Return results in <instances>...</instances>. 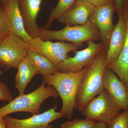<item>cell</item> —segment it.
<instances>
[{
  "instance_id": "13",
  "label": "cell",
  "mask_w": 128,
  "mask_h": 128,
  "mask_svg": "<svg viewBox=\"0 0 128 128\" xmlns=\"http://www.w3.org/2000/svg\"><path fill=\"white\" fill-rule=\"evenodd\" d=\"M126 22L122 12L118 13V20L112 32L107 50L106 67L110 68L122 50L126 40Z\"/></svg>"
},
{
  "instance_id": "29",
  "label": "cell",
  "mask_w": 128,
  "mask_h": 128,
  "mask_svg": "<svg viewBox=\"0 0 128 128\" xmlns=\"http://www.w3.org/2000/svg\"><path fill=\"white\" fill-rule=\"evenodd\" d=\"M124 2L126 3V4L128 6V0H124Z\"/></svg>"
},
{
  "instance_id": "26",
  "label": "cell",
  "mask_w": 128,
  "mask_h": 128,
  "mask_svg": "<svg viewBox=\"0 0 128 128\" xmlns=\"http://www.w3.org/2000/svg\"><path fill=\"white\" fill-rule=\"evenodd\" d=\"M108 124L96 121L95 122L94 128H108Z\"/></svg>"
},
{
  "instance_id": "20",
  "label": "cell",
  "mask_w": 128,
  "mask_h": 128,
  "mask_svg": "<svg viewBox=\"0 0 128 128\" xmlns=\"http://www.w3.org/2000/svg\"><path fill=\"white\" fill-rule=\"evenodd\" d=\"M12 33V28L6 12L0 4V44Z\"/></svg>"
},
{
  "instance_id": "19",
  "label": "cell",
  "mask_w": 128,
  "mask_h": 128,
  "mask_svg": "<svg viewBox=\"0 0 128 128\" xmlns=\"http://www.w3.org/2000/svg\"><path fill=\"white\" fill-rule=\"evenodd\" d=\"M77 0H59L55 7L50 9V12L45 26L50 27L52 23L74 4Z\"/></svg>"
},
{
  "instance_id": "4",
  "label": "cell",
  "mask_w": 128,
  "mask_h": 128,
  "mask_svg": "<svg viewBox=\"0 0 128 128\" xmlns=\"http://www.w3.org/2000/svg\"><path fill=\"white\" fill-rule=\"evenodd\" d=\"M38 37L43 41L58 40L82 44L85 42L101 40L99 31L90 21L82 25H66L61 30L54 31L40 27Z\"/></svg>"
},
{
  "instance_id": "15",
  "label": "cell",
  "mask_w": 128,
  "mask_h": 128,
  "mask_svg": "<svg viewBox=\"0 0 128 128\" xmlns=\"http://www.w3.org/2000/svg\"><path fill=\"white\" fill-rule=\"evenodd\" d=\"M6 12L12 28V33L29 43L32 38L24 30L23 22L18 8V0H0Z\"/></svg>"
},
{
  "instance_id": "3",
  "label": "cell",
  "mask_w": 128,
  "mask_h": 128,
  "mask_svg": "<svg viewBox=\"0 0 128 128\" xmlns=\"http://www.w3.org/2000/svg\"><path fill=\"white\" fill-rule=\"evenodd\" d=\"M44 81L35 90L19 96L2 107L0 108V117L4 118L8 114L18 112H27L32 115L39 114L41 105L46 99L59 97L54 88Z\"/></svg>"
},
{
  "instance_id": "6",
  "label": "cell",
  "mask_w": 128,
  "mask_h": 128,
  "mask_svg": "<svg viewBox=\"0 0 128 128\" xmlns=\"http://www.w3.org/2000/svg\"><path fill=\"white\" fill-rule=\"evenodd\" d=\"M30 49L29 44L11 34L0 44V66L5 72L12 68H17Z\"/></svg>"
},
{
  "instance_id": "8",
  "label": "cell",
  "mask_w": 128,
  "mask_h": 128,
  "mask_svg": "<svg viewBox=\"0 0 128 128\" xmlns=\"http://www.w3.org/2000/svg\"><path fill=\"white\" fill-rule=\"evenodd\" d=\"M88 46L82 50H75L73 57H68L59 64L58 68L62 72H78L89 66L102 50L105 48L102 41L96 43L90 41Z\"/></svg>"
},
{
  "instance_id": "21",
  "label": "cell",
  "mask_w": 128,
  "mask_h": 128,
  "mask_svg": "<svg viewBox=\"0 0 128 128\" xmlns=\"http://www.w3.org/2000/svg\"><path fill=\"white\" fill-rule=\"evenodd\" d=\"M95 122L86 118H76L63 123L60 128H94Z\"/></svg>"
},
{
  "instance_id": "24",
  "label": "cell",
  "mask_w": 128,
  "mask_h": 128,
  "mask_svg": "<svg viewBox=\"0 0 128 128\" xmlns=\"http://www.w3.org/2000/svg\"><path fill=\"white\" fill-rule=\"evenodd\" d=\"M89 2L95 8L102 6L108 3L114 2V0H83Z\"/></svg>"
},
{
  "instance_id": "27",
  "label": "cell",
  "mask_w": 128,
  "mask_h": 128,
  "mask_svg": "<svg viewBox=\"0 0 128 128\" xmlns=\"http://www.w3.org/2000/svg\"><path fill=\"white\" fill-rule=\"evenodd\" d=\"M0 128H7L4 118L0 117Z\"/></svg>"
},
{
  "instance_id": "9",
  "label": "cell",
  "mask_w": 128,
  "mask_h": 128,
  "mask_svg": "<svg viewBox=\"0 0 128 128\" xmlns=\"http://www.w3.org/2000/svg\"><path fill=\"white\" fill-rule=\"evenodd\" d=\"M116 10L114 2L108 3L96 8L89 19L99 31L102 38L101 41L103 42L106 50L114 28L113 18Z\"/></svg>"
},
{
  "instance_id": "10",
  "label": "cell",
  "mask_w": 128,
  "mask_h": 128,
  "mask_svg": "<svg viewBox=\"0 0 128 128\" xmlns=\"http://www.w3.org/2000/svg\"><path fill=\"white\" fill-rule=\"evenodd\" d=\"M57 104L41 114L32 115L25 119L14 118L9 116L4 118L7 128H41L59 118H64L60 112H56Z\"/></svg>"
},
{
  "instance_id": "17",
  "label": "cell",
  "mask_w": 128,
  "mask_h": 128,
  "mask_svg": "<svg viewBox=\"0 0 128 128\" xmlns=\"http://www.w3.org/2000/svg\"><path fill=\"white\" fill-rule=\"evenodd\" d=\"M17 69L15 85L18 90L19 96H21L25 94V90L28 84L34 76L39 73L26 57L19 64Z\"/></svg>"
},
{
  "instance_id": "16",
  "label": "cell",
  "mask_w": 128,
  "mask_h": 128,
  "mask_svg": "<svg viewBox=\"0 0 128 128\" xmlns=\"http://www.w3.org/2000/svg\"><path fill=\"white\" fill-rule=\"evenodd\" d=\"M122 12L126 24V40L122 50L110 68L118 76L128 89V6L124 2Z\"/></svg>"
},
{
  "instance_id": "5",
  "label": "cell",
  "mask_w": 128,
  "mask_h": 128,
  "mask_svg": "<svg viewBox=\"0 0 128 128\" xmlns=\"http://www.w3.org/2000/svg\"><path fill=\"white\" fill-rule=\"evenodd\" d=\"M118 107L103 89L90 101L81 112L86 119L108 124L121 112Z\"/></svg>"
},
{
  "instance_id": "28",
  "label": "cell",
  "mask_w": 128,
  "mask_h": 128,
  "mask_svg": "<svg viewBox=\"0 0 128 128\" xmlns=\"http://www.w3.org/2000/svg\"><path fill=\"white\" fill-rule=\"evenodd\" d=\"M41 128H53L51 125H50V124H48V125H46V126H44V127Z\"/></svg>"
},
{
  "instance_id": "7",
  "label": "cell",
  "mask_w": 128,
  "mask_h": 128,
  "mask_svg": "<svg viewBox=\"0 0 128 128\" xmlns=\"http://www.w3.org/2000/svg\"><path fill=\"white\" fill-rule=\"evenodd\" d=\"M30 49L41 53L50 60L58 68L59 64L68 58L70 52L75 51L82 44L64 41L53 42L43 41L39 37L32 38L29 43Z\"/></svg>"
},
{
  "instance_id": "12",
  "label": "cell",
  "mask_w": 128,
  "mask_h": 128,
  "mask_svg": "<svg viewBox=\"0 0 128 128\" xmlns=\"http://www.w3.org/2000/svg\"><path fill=\"white\" fill-rule=\"evenodd\" d=\"M44 0H18V8L27 34L32 38L38 37L40 27L37 24V16Z\"/></svg>"
},
{
  "instance_id": "23",
  "label": "cell",
  "mask_w": 128,
  "mask_h": 128,
  "mask_svg": "<svg viewBox=\"0 0 128 128\" xmlns=\"http://www.w3.org/2000/svg\"><path fill=\"white\" fill-rule=\"evenodd\" d=\"M14 99L7 85L0 81V101L9 102Z\"/></svg>"
},
{
  "instance_id": "11",
  "label": "cell",
  "mask_w": 128,
  "mask_h": 128,
  "mask_svg": "<svg viewBox=\"0 0 128 128\" xmlns=\"http://www.w3.org/2000/svg\"><path fill=\"white\" fill-rule=\"evenodd\" d=\"M103 89L122 110L128 109V89L114 72L106 67L104 73Z\"/></svg>"
},
{
  "instance_id": "18",
  "label": "cell",
  "mask_w": 128,
  "mask_h": 128,
  "mask_svg": "<svg viewBox=\"0 0 128 128\" xmlns=\"http://www.w3.org/2000/svg\"><path fill=\"white\" fill-rule=\"evenodd\" d=\"M26 58L42 76L60 72L54 64L41 53L36 51L29 50Z\"/></svg>"
},
{
  "instance_id": "25",
  "label": "cell",
  "mask_w": 128,
  "mask_h": 128,
  "mask_svg": "<svg viewBox=\"0 0 128 128\" xmlns=\"http://www.w3.org/2000/svg\"><path fill=\"white\" fill-rule=\"evenodd\" d=\"M116 6V10L118 13L122 12L124 0H114Z\"/></svg>"
},
{
  "instance_id": "2",
  "label": "cell",
  "mask_w": 128,
  "mask_h": 128,
  "mask_svg": "<svg viewBox=\"0 0 128 128\" xmlns=\"http://www.w3.org/2000/svg\"><path fill=\"white\" fill-rule=\"evenodd\" d=\"M107 50L104 48L88 66L76 98V109L81 112L90 101L103 89L104 73L107 64Z\"/></svg>"
},
{
  "instance_id": "30",
  "label": "cell",
  "mask_w": 128,
  "mask_h": 128,
  "mask_svg": "<svg viewBox=\"0 0 128 128\" xmlns=\"http://www.w3.org/2000/svg\"><path fill=\"white\" fill-rule=\"evenodd\" d=\"M2 74H3V71L2 70L0 69V76L2 75Z\"/></svg>"
},
{
  "instance_id": "1",
  "label": "cell",
  "mask_w": 128,
  "mask_h": 128,
  "mask_svg": "<svg viewBox=\"0 0 128 128\" xmlns=\"http://www.w3.org/2000/svg\"><path fill=\"white\" fill-rule=\"evenodd\" d=\"M88 66L78 72H58L42 76L43 81L54 88L62 101L60 112L64 118L70 120L76 109V98L80 82Z\"/></svg>"
},
{
  "instance_id": "14",
  "label": "cell",
  "mask_w": 128,
  "mask_h": 128,
  "mask_svg": "<svg viewBox=\"0 0 128 128\" xmlns=\"http://www.w3.org/2000/svg\"><path fill=\"white\" fill-rule=\"evenodd\" d=\"M95 8L85 1L77 0L71 8L57 18V21L67 26L84 25L89 21Z\"/></svg>"
},
{
  "instance_id": "22",
  "label": "cell",
  "mask_w": 128,
  "mask_h": 128,
  "mask_svg": "<svg viewBox=\"0 0 128 128\" xmlns=\"http://www.w3.org/2000/svg\"><path fill=\"white\" fill-rule=\"evenodd\" d=\"M108 128H128V109L123 110L108 124Z\"/></svg>"
}]
</instances>
